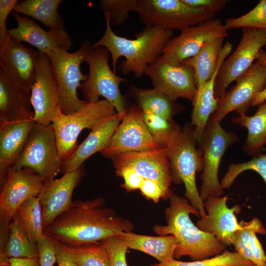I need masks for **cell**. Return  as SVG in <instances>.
I'll list each match as a JSON object with an SVG mask.
<instances>
[{"mask_svg": "<svg viewBox=\"0 0 266 266\" xmlns=\"http://www.w3.org/2000/svg\"><path fill=\"white\" fill-rule=\"evenodd\" d=\"M154 88L173 101L183 98L193 101L197 93L195 72L185 65H175L165 61L161 56L149 65L145 74Z\"/></svg>", "mask_w": 266, "mask_h": 266, "instance_id": "obj_17", "label": "cell"}, {"mask_svg": "<svg viewBox=\"0 0 266 266\" xmlns=\"http://www.w3.org/2000/svg\"><path fill=\"white\" fill-rule=\"evenodd\" d=\"M0 257L8 259L38 257L37 245L32 242L16 212L10 222L6 242L0 247Z\"/></svg>", "mask_w": 266, "mask_h": 266, "instance_id": "obj_32", "label": "cell"}, {"mask_svg": "<svg viewBox=\"0 0 266 266\" xmlns=\"http://www.w3.org/2000/svg\"><path fill=\"white\" fill-rule=\"evenodd\" d=\"M249 245L255 266H266V255L255 232L250 234Z\"/></svg>", "mask_w": 266, "mask_h": 266, "instance_id": "obj_47", "label": "cell"}, {"mask_svg": "<svg viewBox=\"0 0 266 266\" xmlns=\"http://www.w3.org/2000/svg\"><path fill=\"white\" fill-rule=\"evenodd\" d=\"M159 148L144 123L143 110L137 104H133L126 109L121 123L100 153L104 157L111 159L120 153Z\"/></svg>", "mask_w": 266, "mask_h": 266, "instance_id": "obj_13", "label": "cell"}, {"mask_svg": "<svg viewBox=\"0 0 266 266\" xmlns=\"http://www.w3.org/2000/svg\"><path fill=\"white\" fill-rule=\"evenodd\" d=\"M126 111L116 113L91 130L74 153L62 162L60 171L65 173L77 169L91 156L105 148Z\"/></svg>", "mask_w": 266, "mask_h": 266, "instance_id": "obj_24", "label": "cell"}, {"mask_svg": "<svg viewBox=\"0 0 266 266\" xmlns=\"http://www.w3.org/2000/svg\"><path fill=\"white\" fill-rule=\"evenodd\" d=\"M62 1L61 0H24L18 2L12 12L33 18L50 30H64L65 20L58 11Z\"/></svg>", "mask_w": 266, "mask_h": 266, "instance_id": "obj_30", "label": "cell"}, {"mask_svg": "<svg viewBox=\"0 0 266 266\" xmlns=\"http://www.w3.org/2000/svg\"><path fill=\"white\" fill-rule=\"evenodd\" d=\"M227 30L241 28L257 30L266 29V0H260L257 5L244 15L225 19Z\"/></svg>", "mask_w": 266, "mask_h": 266, "instance_id": "obj_38", "label": "cell"}, {"mask_svg": "<svg viewBox=\"0 0 266 266\" xmlns=\"http://www.w3.org/2000/svg\"><path fill=\"white\" fill-rule=\"evenodd\" d=\"M239 223L242 228L235 232L232 245L235 251L254 264L249 245L250 234L253 232L266 234V229L258 218H254L249 222L242 220Z\"/></svg>", "mask_w": 266, "mask_h": 266, "instance_id": "obj_37", "label": "cell"}, {"mask_svg": "<svg viewBox=\"0 0 266 266\" xmlns=\"http://www.w3.org/2000/svg\"><path fill=\"white\" fill-rule=\"evenodd\" d=\"M10 266H39V258H10Z\"/></svg>", "mask_w": 266, "mask_h": 266, "instance_id": "obj_49", "label": "cell"}, {"mask_svg": "<svg viewBox=\"0 0 266 266\" xmlns=\"http://www.w3.org/2000/svg\"><path fill=\"white\" fill-rule=\"evenodd\" d=\"M165 210L166 225H155L153 231L160 235H172L178 241L173 257L188 256L192 261L202 260L222 253L227 246L214 235L201 231L190 218L192 214L200 218L199 211L185 197L173 193Z\"/></svg>", "mask_w": 266, "mask_h": 266, "instance_id": "obj_3", "label": "cell"}, {"mask_svg": "<svg viewBox=\"0 0 266 266\" xmlns=\"http://www.w3.org/2000/svg\"><path fill=\"white\" fill-rule=\"evenodd\" d=\"M129 248L140 251L165 263L174 259L175 250L178 244L172 235L153 236L124 232L118 235Z\"/></svg>", "mask_w": 266, "mask_h": 266, "instance_id": "obj_27", "label": "cell"}, {"mask_svg": "<svg viewBox=\"0 0 266 266\" xmlns=\"http://www.w3.org/2000/svg\"><path fill=\"white\" fill-rule=\"evenodd\" d=\"M234 133L226 131L220 122L209 118L198 141L202 153L204 167L200 178L201 186L199 191L203 201L210 198L220 197L224 193L218 179V170L226 150L239 141Z\"/></svg>", "mask_w": 266, "mask_h": 266, "instance_id": "obj_6", "label": "cell"}, {"mask_svg": "<svg viewBox=\"0 0 266 266\" xmlns=\"http://www.w3.org/2000/svg\"><path fill=\"white\" fill-rule=\"evenodd\" d=\"M256 60L266 66V51L263 48L261 49L257 55Z\"/></svg>", "mask_w": 266, "mask_h": 266, "instance_id": "obj_51", "label": "cell"}, {"mask_svg": "<svg viewBox=\"0 0 266 266\" xmlns=\"http://www.w3.org/2000/svg\"><path fill=\"white\" fill-rule=\"evenodd\" d=\"M110 55L105 47L91 48L85 60L89 66V74L79 88L86 101H98L102 96L112 104L117 113H120L126 111L127 103L119 85L127 80L111 69L108 64Z\"/></svg>", "mask_w": 266, "mask_h": 266, "instance_id": "obj_7", "label": "cell"}, {"mask_svg": "<svg viewBox=\"0 0 266 266\" xmlns=\"http://www.w3.org/2000/svg\"><path fill=\"white\" fill-rule=\"evenodd\" d=\"M62 163L52 124L45 126L36 123L11 168L31 169L45 181L54 179L61 170Z\"/></svg>", "mask_w": 266, "mask_h": 266, "instance_id": "obj_9", "label": "cell"}, {"mask_svg": "<svg viewBox=\"0 0 266 266\" xmlns=\"http://www.w3.org/2000/svg\"><path fill=\"white\" fill-rule=\"evenodd\" d=\"M150 266H256L238 252L225 250L221 254L202 260L182 262L171 261L152 264Z\"/></svg>", "mask_w": 266, "mask_h": 266, "instance_id": "obj_36", "label": "cell"}, {"mask_svg": "<svg viewBox=\"0 0 266 266\" xmlns=\"http://www.w3.org/2000/svg\"><path fill=\"white\" fill-rule=\"evenodd\" d=\"M44 179L31 169L10 168L0 187L1 236H7L10 222L19 206L27 199L38 197Z\"/></svg>", "mask_w": 266, "mask_h": 266, "instance_id": "obj_11", "label": "cell"}, {"mask_svg": "<svg viewBox=\"0 0 266 266\" xmlns=\"http://www.w3.org/2000/svg\"><path fill=\"white\" fill-rule=\"evenodd\" d=\"M39 52L10 36L0 47V68L25 89L31 91L35 82Z\"/></svg>", "mask_w": 266, "mask_h": 266, "instance_id": "obj_20", "label": "cell"}, {"mask_svg": "<svg viewBox=\"0 0 266 266\" xmlns=\"http://www.w3.org/2000/svg\"><path fill=\"white\" fill-rule=\"evenodd\" d=\"M31 92L0 68V126L33 119Z\"/></svg>", "mask_w": 266, "mask_h": 266, "instance_id": "obj_23", "label": "cell"}, {"mask_svg": "<svg viewBox=\"0 0 266 266\" xmlns=\"http://www.w3.org/2000/svg\"><path fill=\"white\" fill-rule=\"evenodd\" d=\"M137 4V0H101L99 8L109 15L110 23L118 26L126 22L130 12L136 11Z\"/></svg>", "mask_w": 266, "mask_h": 266, "instance_id": "obj_40", "label": "cell"}, {"mask_svg": "<svg viewBox=\"0 0 266 266\" xmlns=\"http://www.w3.org/2000/svg\"><path fill=\"white\" fill-rule=\"evenodd\" d=\"M111 159L115 170L131 168L144 178L157 181L170 188L172 177L166 148L120 153Z\"/></svg>", "mask_w": 266, "mask_h": 266, "instance_id": "obj_19", "label": "cell"}, {"mask_svg": "<svg viewBox=\"0 0 266 266\" xmlns=\"http://www.w3.org/2000/svg\"><path fill=\"white\" fill-rule=\"evenodd\" d=\"M228 35L221 21L212 18L181 30L179 35L167 42L161 57L170 64L181 65L197 55L209 40Z\"/></svg>", "mask_w": 266, "mask_h": 266, "instance_id": "obj_16", "label": "cell"}, {"mask_svg": "<svg viewBox=\"0 0 266 266\" xmlns=\"http://www.w3.org/2000/svg\"><path fill=\"white\" fill-rule=\"evenodd\" d=\"M85 174L82 165L75 170L65 173L60 178L44 181L38 196L43 230L71 205L74 190Z\"/></svg>", "mask_w": 266, "mask_h": 266, "instance_id": "obj_18", "label": "cell"}, {"mask_svg": "<svg viewBox=\"0 0 266 266\" xmlns=\"http://www.w3.org/2000/svg\"><path fill=\"white\" fill-rule=\"evenodd\" d=\"M139 190L146 199L155 203L161 199H168L173 193L170 188H166L159 182L146 178H144Z\"/></svg>", "mask_w": 266, "mask_h": 266, "instance_id": "obj_42", "label": "cell"}, {"mask_svg": "<svg viewBox=\"0 0 266 266\" xmlns=\"http://www.w3.org/2000/svg\"><path fill=\"white\" fill-rule=\"evenodd\" d=\"M129 90L143 111L151 112L169 121H172L173 116L185 108L154 88L140 89L131 86Z\"/></svg>", "mask_w": 266, "mask_h": 266, "instance_id": "obj_31", "label": "cell"}, {"mask_svg": "<svg viewBox=\"0 0 266 266\" xmlns=\"http://www.w3.org/2000/svg\"><path fill=\"white\" fill-rule=\"evenodd\" d=\"M33 120L48 126L63 113L58 83L47 55L39 52L35 82L31 89Z\"/></svg>", "mask_w": 266, "mask_h": 266, "instance_id": "obj_15", "label": "cell"}, {"mask_svg": "<svg viewBox=\"0 0 266 266\" xmlns=\"http://www.w3.org/2000/svg\"><path fill=\"white\" fill-rule=\"evenodd\" d=\"M104 16L105 31L99 40L92 44L91 48L107 49L115 73L118 61L124 57L125 60L121 64L123 74L127 75L133 73L137 78L141 77L149 65L162 55L166 45L173 37V31L158 26H145L141 32L135 33L134 39L120 36L112 31L109 15Z\"/></svg>", "mask_w": 266, "mask_h": 266, "instance_id": "obj_2", "label": "cell"}, {"mask_svg": "<svg viewBox=\"0 0 266 266\" xmlns=\"http://www.w3.org/2000/svg\"><path fill=\"white\" fill-rule=\"evenodd\" d=\"M89 41H84L78 50L70 53L60 47L53 49L47 55L56 77L61 98V108L66 115L79 111L87 102L79 99L77 89L81 82H84L87 75L84 74L81 66L85 62L91 49Z\"/></svg>", "mask_w": 266, "mask_h": 266, "instance_id": "obj_5", "label": "cell"}, {"mask_svg": "<svg viewBox=\"0 0 266 266\" xmlns=\"http://www.w3.org/2000/svg\"><path fill=\"white\" fill-rule=\"evenodd\" d=\"M18 3L17 0H0V47L4 45L10 37L6 28V21Z\"/></svg>", "mask_w": 266, "mask_h": 266, "instance_id": "obj_44", "label": "cell"}, {"mask_svg": "<svg viewBox=\"0 0 266 266\" xmlns=\"http://www.w3.org/2000/svg\"><path fill=\"white\" fill-rule=\"evenodd\" d=\"M235 81L234 86L217 99L211 119L221 122L233 111L239 115L245 114L255 96L266 87V66L257 61Z\"/></svg>", "mask_w": 266, "mask_h": 266, "instance_id": "obj_14", "label": "cell"}, {"mask_svg": "<svg viewBox=\"0 0 266 266\" xmlns=\"http://www.w3.org/2000/svg\"><path fill=\"white\" fill-rule=\"evenodd\" d=\"M225 38L218 37L209 40L197 55L182 63L191 66L194 70L197 88L194 100L200 96L205 84L216 70Z\"/></svg>", "mask_w": 266, "mask_h": 266, "instance_id": "obj_28", "label": "cell"}, {"mask_svg": "<svg viewBox=\"0 0 266 266\" xmlns=\"http://www.w3.org/2000/svg\"><path fill=\"white\" fill-rule=\"evenodd\" d=\"M227 200V196H221L203 201L206 216L199 220L196 226L201 231L214 235L226 246H230L235 232L242 228L235 215L241 210L238 204L229 208Z\"/></svg>", "mask_w": 266, "mask_h": 266, "instance_id": "obj_21", "label": "cell"}, {"mask_svg": "<svg viewBox=\"0 0 266 266\" xmlns=\"http://www.w3.org/2000/svg\"><path fill=\"white\" fill-rule=\"evenodd\" d=\"M143 112L144 123L154 141L160 147L166 148L181 128L173 120L151 112Z\"/></svg>", "mask_w": 266, "mask_h": 266, "instance_id": "obj_35", "label": "cell"}, {"mask_svg": "<svg viewBox=\"0 0 266 266\" xmlns=\"http://www.w3.org/2000/svg\"><path fill=\"white\" fill-rule=\"evenodd\" d=\"M232 44L226 42L220 52L217 67L212 77L205 84L200 96L193 101L191 125L194 127L193 134L199 141L211 115L215 111L218 99L214 97V84L219 69L223 61L231 52Z\"/></svg>", "mask_w": 266, "mask_h": 266, "instance_id": "obj_26", "label": "cell"}, {"mask_svg": "<svg viewBox=\"0 0 266 266\" xmlns=\"http://www.w3.org/2000/svg\"><path fill=\"white\" fill-rule=\"evenodd\" d=\"M135 12L145 26L180 31L215 16L205 9L190 6L182 0H137Z\"/></svg>", "mask_w": 266, "mask_h": 266, "instance_id": "obj_10", "label": "cell"}, {"mask_svg": "<svg viewBox=\"0 0 266 266\" xmlns=\"http://www.w3.org/2000/svg\"><path fill=\"white\" fill-rule=\"evenodd\" d=\"M242 35L236 48L222 63L216 77L214 97L220 98L228 86L253 64L261 49L266 46V29L242 28Z\"/></svg>", "mask_w": 266, "mask_h": 266, "instance_id": "obj_12", "label": "cell"}, {"mask_svg": "<svg viewBox=\"0 0 266 266\" xmlns=\"http://www.w3.org/2000/svg\"><path fill=\"white\" fill-rule=\"evenodd\" d=\"M116 113L112 104L104 99L87 102L79 111L68 115L63 113L54 121L52 125L62 162L77 149L78 137L84 129L92 130Z\"/></svg>", "mask_w": 266, "mask_h": 266, "instance_id": "obj_8", "label": "cell"}, {"mask_svg": "<svg viewBox=\"0 0 266 266\" xmlns=\"http://www.w3.org/2000/svg\"><path fill=\"white\" fill-rule=\"evenodd\" d=\"M266 87L260 93H258L254 98L251 106H258L259 104L266 101Z\"/></svg>", "mask_w": 266, "mask_h": 266, "instance_id": "obj_50", "label": "cell"}, {"mask_svg": "<svg viewBox=\"0 0 266 266\" xmlns=\"http://www.w3.org/2000/svg\"><path fill=\"white\" fill-rule=\"evenodd\" d=\"M35 123L33 118L0 126V187L23 151Z\"/></svg>", "mask_w": 266, "mask_h": 266, "instance_id": "obj_25", "label": "cell"}, {"mask_svg": "<svg viewBox=\"0 0 266 266\" xmlns=\"http://www.w3.org/2000/svg\"><path fill=\"white\" fill-rule=\"evenodd\" d=\"M185 4L195 8H202L213 15L223 9L229 1L228 0H182Z\"/></svg>", "mask_w": 266, "mask_h": 266, "instance_id": "obj_46", "label": "cell"}, {"mask_svg": "<svg viewBox=\"0 0 266 266\" xmlns=\"http://www.w3.org/2000/svg\"><path fill=\"white\" fill-rule=\"evenodd\" d=\"M101 242L108 251L111 266H128L126 253L129 248L118 235L110 237Z\"/></svg>", "mask_w": 266, "mask_h": 266, "instance_id": "obj_41", "label": "cell"}, {"mask_svg": "<svg viewBox=\"0 0 266 266\" xmlns=\"http://www.w3.org/2000/svg\"><path fill=\"white\" fill-rule=\"evenodd\" d=\"M231 121L247 130V138L242 146L243 152L253 158L263 154L266 145V101L258 105L253 116L245 114L233 118Z\"/></svg>", "mask_w": 266, "mask_h": 266, "instance_id": "obj_29", "label": "cell"}, {"mask_svg": "<svg viewBox=\"0 0 266 266\" xmlns=\"http://www.w3.org/2000/svg\"><path fill=\"white\" fill-rule=\"evenodd\" d=\"M247 170L257 172L266 184V154L263 153L246 162L230 165L220 182L222 188L224 190L230 188L237 176Z\"/></svg>", "mask_w": 266, "mask_h": 266, "instance_id": "obj_39", "label": "cell"}, {"mask_svg": "<svg viewBox=\"0 0 266 266\" xmlns=\"http://www.w3.org/2000/svg\"><path fill=\"white\" fill-rule=\"evenodd\" d=\"M37 245L39 266H53L57 262L54 241L44 234L38 240Z\"/></svg>", "mask_w": 266, "mask_h": 266, "instance_id": "obj_43", "label": "cell"}, {"mask_svg": "<svg viewBox=\"0 0 266 266\" xmlns=\"http://www.w3.org/2000/svg\"><path fill=\"white\" fill-rule=\"evenodd\" d=\"M54 242L56 248V259L58 266H76L63 246L57 241Z\"/></svg>", "mask_w": 266, "mask_h": 266, "instance_id": "obj_48", "label": "cell"}, {"mask_svg": "<svg viewBox=\"0 0 266 266\" xmlns=\"http://www.w3.org/2000/svg\"><path fill=\"white\" fill-rule=\"evenodd\" d=\"M16 213L32 242L37 245L38 240L44 235L42 209L38 197H31L26 200Z\"/></svg>", "mask_w": 266, "mask_h": 266, "instance_id": "obj_34", "label": "cell"}, {"mask_svg": "<svg viewBox=\"0 0 266 266\" xmlns=\"http://www.w3.org/2000/svg\"><path fill=\"white\" fill-rule=\"evenodd\" d=\"M12 16L18 24L16 28L8 30L9 35L12 38L27 42L46 55L56 47L67 51L70 49L72 44L71 37L65 30L46 31L27 16L22 17L15 13H13Z\"/></svg>", "mask_w": 266, "mask_h": 266, "instance_id": "obj_22", "label": "cell"}, {"mask_svg": "<svg viewBox=\"0 0 266 266\" xmlns=\"http://www.w3.org/2000/svg\"><path fill=\"white\" fill-rule=\"evenodd\" d=\"M134 225L105 205L103 198L75 200L44 230L45 235L71 246L101 242L122 233L131 232Z\"/></svg>", "mask_w": 266, "mask_h": 266, "instance_id": "obj_1", "label": "cell"}, {"mask_svg": "<svg viewBox=\"0 0 266 266\" xmlns=\"http://www.w3.org/2000/svg\"><path fill=\"white\" fill-rule=\"evenodd\" d=\"M116 174L123 178L121 186L128 192L140 189L144 178L133 169L124 168L115 170Z\"/></svg>", "mask_w": 266, "mask_h": 266, "instance_id": "obj_45", "label": "cell"}, {"mask_svg": "<svg viewBox=\"0 0 266 266\" xmlns=\"http://www.w3.org/2000/svg\"><path fill=\"white\" fill-rule=\"evenodd\" d=\"M62 245L76 266H111L108 251L102 242L75 246Z\"/></svg>", "mask_w": 266, "mask_h": 266, "instance_id": "obj_33", "label": "cell"}, {"mask_svg": "<svg viewBox=\"0 0 266 266\" xmlns=\"http://www.w3.org/2000/svg\"><path fill=\"white\" fill-rule=\"evenodd\" d=\"M194 128L189 126L181 128L166 148L172 182L184 183L185 198L199 210L200 218H203L206 212L197 187L196 176L203 171L204 164L202 153L193 134Z\"/></svg>", "mask_w": 266, "mask_h": 266, "instance_id": "obj_4", "label": "cell"}]
</instances>
